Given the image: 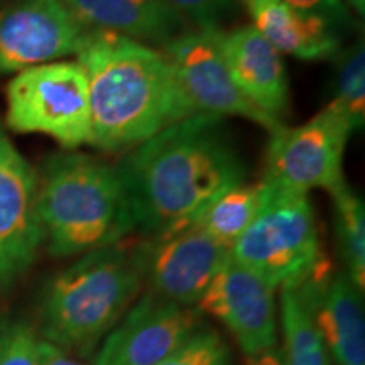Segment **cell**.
<instances>
[{
	"instance_id": "cell-13",
	"label": "cell",
	"mask_w": 365,
	"mask_h": 365,
	"mask_svg": "<svg viewBox=\"0 0 365 365\" xmlns=\"http://www.w3.org/2000/svg\"><path fill=\"white\" fill-rule=\"evenodd\" d=\"M196 307L228 328L245 357L277 346L276 287L232 255Z\"/></svg>"
},
{
	"instance_id": "cell-5",
	"label": "cell",
	"mask_w": 365,
	"mask_h": 365,
	"mask_svg": "<svg viewBox=\"0 0 365 365\" xmlns=\"http://www.w3.org/2000/svg\"><path fill=\"white\" fill-rule=\"evenodd\" d=\"M261 186V208L230 255L276 289L298 286L325 259L313 203L308 193Z\"/></svg>"
},
{
	"instance_id": "cell-21",
	"label": "cell",
	"mask_w": 365,
	"mask_h": 365,
	"mask_svg": "<svg viewBox=\"0 0 365 365\" xmlns=\"http://www.w3.org/2000/svg\"><path fill=\"white\" fill-rule=\"evenodd\" d=\"M352 122L354 130L365 120V48L357 43L344 53L336 76V93L331 100Z\"/></svg>"
},
{
	"instance_id": "cell-16",
	"label": "cell",
	"mask_w": 365,
	"mask_h": 365,
	"mask_svg": "<svg viewBox=\"0 0 365 365\" xmlns=\"http://www.w3.org/2000/svg\"><path fill=\"white\" fill-rule=\"evenodd\" d=\"M88 31H102L150 48L170 43L186 31L185 17L164 0H63Z\"/></svg>"
},
{
	"instance_id": "cell-15",
	"label": "cell",
	"mask_w": 365,
	"mask_h": 365,
	"mask_svg": "<svg viewBox=\"0 0 365 365\" xmlns=\"http://www.w3.org/2000/svg\"><path fill=\"white\" fill-rule=\"evenodd\" d=\"M218 48L237 88L254 107L274 120L289 107V80L279 54L252 26L218 31Z\"/></svg>"
},
{
	"instance_id": "cell-4",
	"label": "cell",
	"mask_w": 365,
	"mask_h": 365,
	"mask_svg": "<svg viewBox=\"0 0 365 365\" xmlns=\"http://www.w3.org/2000/svg\"><path fill=\"white\" fill-rule=\"evenodd\" d=\"M144 281L140 249L91 250L49 281L41 318L46 340L85 354L129 312Z\"/></svg>"
},
{
	"instance_id": "cell-18",
	"label": "cell",
	"mask_w": 365,
	"mask_h": 365,
	"mask_svg": "<svg viewBox=\"0 0 365 365\" xmlns=\"http://www.w3.org/2000/svg\"><path fill=\"white\" fill-rule=\"evenodd\" d=\"M261 202V182L259 185L242 182L213 200L198 217L195 225H198L222 245L232 249V245L240 239V235L247 230L257 215Z\"/></svg>"
},
{
	"instance_id": "cell-11",
	"label": "cell",
	"mask_w": 365,
	"mask_h": 365,
	"mask_svg": "<svg viewBox=\"0 0 365 365\" xmlns=\"http://www.w3.org/2000/svg\"><path fill=\"white\" fill-rule=\"evenodd\" d=\"M144 279L161 299L195 307L230 259V249L198 225L156 237L140 245Z\"/></svg>"
},
{
	"instance_id": "cell-8",
	"label": "cell",
	"mask_w": 365,
	"mask_h": 365,
	"mask_svg": "<svg viewBox=\"0 0 365 365\" xmlns=\"http://www.w3.org/2000/svg\"><path fill=\"white\" fill-rule=\"evenodd\" d=\"M220 27L185 31L161 48L178 83L196 113L242 117L269 132L282 124L254 107L232 80L218 48Z\"/></svg>"
},
{
	"instance_id": "cell-22",
	"label": "cell",
	"mask_w": 365,
	"mask_h": 365,
	"mask_svg": "<svg viewBox=\"0 0 365 365\" xmlns=\"http://www.w3.org/2000/svg\"><path fill=\"white\" fill-rule=\"evenodd\" d=\"M158 365H234L225 340L215 330L200 328Z\"/></svg>"
},
{
	"instance_id": "cell-2",
	"label": "cell",
	"mask_w": 365,
	"mask_h": 365,
	"mask_svg": "<svg viewBox=\"0 0 365 365\" xmlns=\"http://www.w3.org/2000/svg\"><path fill=\"white\" fill-rule=\"evenodd\" d=\"M90 91V145L124 153L196 115L161 49L90 31L75 54Z\"/></svg>"
},
{
	"instance_id": "cell-6",
	"label": "cell",
	"mask_w": 365,
	"mask_h": 365,
	"mask_svg": "<svg viewBox=\"0 0 365 365\" xmlns=\"http://www.w3.org/2000/svg\"><path fill=\"white\" fill-rule=\"evenodd\" d=\"M6 125L21 134H44L71 150L90 144L86 75L76 61H53L17 73L6 88Z\"/></svg>"
},
{
	"instance_id": "cell-7",
	"label": "cell",
	"mask_w": 365,
	"mask_h": 365,
	"mask_svg": "<svg viewBox=\"0 0 365 365\" xmlns=\"http://www.w3.org/2000/svg\"><path fill=\"white\" fill-rule=\"evenodd\" d=\"M354 127L349 117L330 102L323 110L296 127L271 132L262 185L267 188L308 193H335L345 185L344 158Z\"/></svg>"
},
{
	"instance_id": "cell-12",
	"label": "cell",
	"mask_w": 365,
	"mask_h": 365,
	"mask_svg": "<svg viewBox=\"0 0 365 365\" xmlns=\"http://www.w3.org/2000/svg\"><path fill=\"white\" fill-rule=\"evenodd\" d=\"M202 328V312L149 293L112 328L93 365H158Z\"/></svg>"
},
{
	"instance_id": "cell-28",
	"label": "cell",
	"mask_w": 365,
	"mask_h": 365,
	"mask_svg": "<svg viewBox=\"0 0 365 365\" xmlns=\"http://www.w3.org/2000/svg\"><path fill=\"white\" fill-rule=\"evenodd\" d=\"M346 4H349L350 7H354L355 11H357L360 16H364L365 12V0H345Z\"/></svg>"
},
{
	"instance_id": "cell-14",
	"label": "cell",
	"mask_w": 365,
	"mask_h": 365,
	"mask_svg": "<svg viewBox=\"0 0 365 365\" xmlns=\"http://www.w3.org/2000/svg\"><path fill=\"white\" fill-rule=\"evenodd\" d=\"M294 287L336 365H365L362 291L345 274H331L325 257Z\"/></svg>"
},
{
	"instance_id": "cell-19",
	"label": "cell",
	"mask_w": 365,
	"mask_h": 365,
	"mask_svg": "<svg viewBox=\"0 0 365 365\" xmlns=\"http://www.w3.org/2000/svg\"><path fill=\"white\" fill-rule=\"evenodd\" d=\"M281 322L286 365H331L307 304L294 287H281Z\"/></svg>"
},
{
	"instance_id": "cell-27",
	"label": "cell",
	"mask_w": 365,
	"mask_h": 365,
	"mask_svg": "<svg viewBox=\"0 0 365 365\" xmlns=\"http://www.w3.org/2000/svg\"><path fill=\"white\" fill-rule=\"evenodd\" d=\"M249 365H286L284 355H282V350L274 346L271 350H266V352L254 355V357H247Z\"/></svg>"
},
{
	"instance_id": "cell-23",
	"label": "cell",
	"mask_w": 365,
	"mask_h": 365,
	"mask_svg": "<svg viewBox=\"0 0 365 365\" xmlns=\"http://www.w3.org/2000/svg\"><path fill=\"white\" fill-rule=\"evenodd\" d=\"M39 341L24 323L6 327L0 331V365H41Z\"/></svg>"
},
{
	"instance_id": "cell-9",
	"label": "cell",
	"mask_w": 365,
	"mask_h": 365,
	"mask_svg": "<svg viewBox=\"0 0 365 365\" xmlns=\"http://www.w3.org/2000/svg\"><path fill=\"white\" fill-rule=\"evenodd\" d=\"M88 34L63 0H16L0 9V78L75 56Z\"/></svg>"
},
{
	"instance_id": "cell-10",
	"label": "cell",
	"mask_w": 365,
	"mask_h": 365,
	"mask_svg": "<svg viewBox=\"0 0 365 365\" xmlns=\"http://www.w3.org/2000/svg\"><path fill=\"white\" fill-rule=\"evenodd\" d=\"M44 232L38 212V171L22 156L0 120V287L33 266Z\"/></svg>"
},
{
	"instance_id": "cell-1",
	"label": "cell",
	"mask_w": 365,
	"mask_h": 365,
	"mask_svg": "<svg viewBox=\"0 0 365 365\" xmlns=\"http://www.w3.org/2000/svg\"><path fill=\"white\" fill-rule=\"evenodd\" d=\"M115 170L134 227L150 239L195 225L213 200L247 176L223 118L208 113L176 122L125 150Z\"/></svg>"
},
{
	"instance_id": "cell-17",
	"label": "cell",
	"mask_w": 365,
	"mask_h": 365,
	"mask_svg": "<svg viewBox=\"0 0 365 365\" xmlns=\"http://www.w3.org/2000/svg\"><path fill=\"white\" fill-rule=\"evenodd\" d=\"M252 27L279 54L304 61L339 56L341 44L335 27L322 17L299 11L284 0H239Z\"/></svg>"
},
{
	"instance_id": "cell-26",
	"label": "cell",
	"mask_w": 365,
	"mask_h": 365,
	"mask_svg": "<svg viewBox=\"0 0 365 365\" xmlns=\"http://www.w3.org/2000/svg\"><path fill=\"white\" fill-rule=\"evenodd\" d=\"M39 364L41 365H85L76 362L68 355L66 350L59 349L58 345L51 344L48 340L39 341Z\"/></svg>"
},
{
	"instance_id": "cell-24",
	"label": "cell",
	"mask_w": 365,
	"mask_h": 365,
	"mask_svg": "<svg viewBox=\"0 0 365 365\" xmlns=\"http://www.w3.org/2000/svg\"><path fill=\"white\" fill-rule=\"evenodd\" d=\"M185 19L193 21L198 29L220 27V21L234 11V0H164Z\"/></svg>"
},
{
	"instance_id": "cell-20",
	"label": "cell",
	"mask_w": 365,
	"mask_h": 365,
	"mask_svg": "<svg viewBox=\"0 0 365 365\" xmlns=\"http://www.w3.org/2000/svg\"><path fill=\"white\" fill-rule=\"evenodd\" d=\"M335 203L336 235L344 261L346 264V276L364 291L365 286V208L364 200L350 188L341 186L331 193Z\"/></svg>"
},
{
	"instance_id": "cell-3",
	"label": "cell",
	"mask_w": 365,
	"mask_h": 365,
	"mask_svg": "<svg viewBox=\"0 0 365 365\" xmlns=\"http://www.w3.org/2000/svg\"><path fill=\"white\" fill-rule=\"evenodd\" d=\"M38 212L53 257L120 244L135 230L115 166L81 153L54 154L38 173Z\"/></svg>"
},
{
	"instance_id": "cell-25",
	"label": "cell",
	"mask_w": 365,
	"mask_h": 365,
	"mask_svg": "<svg viewBox=\"0 0 365 365\" xmlns=\"http://www.w3.org/2000/svg\"><path fill=\"white\" fill-rule=\"evenodd\" d=\"M299 11L322 17L333 27H346L352 22V14L344 0H284Z\"/></svg>"
}]
</instances>
